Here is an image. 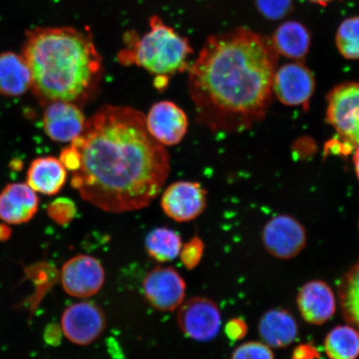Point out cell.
Wrapping results in <instances>:
<instances>
[{"mask_svg": "<svg viewBox=\"0 0 359 359\" xmlns=\"http://www.w3.org/2000/svg\"><path fill=\"white\" fill-rule=\"evenodd\" d=\"M148 304L161 312L176 311L185 302L187 284L172 267H156L147 273L142 285Z\"/></svg>", "mask_w": 359, "mask_h": 359, "instance_id": "obj_10", "label": "cell"}, {"mask_svg": "<svg viewBox=\"0 0 359 359\" xmlns=\"http://www.w3.org/2000/svg\"><path fill=\"white\" fill-rule=\"evenodd\" d=\"M337 49L345 60H359V16L345 19L335 34Z\"/></svg>", "mask_w": 359, "mask_h": 359, "instance_id": "obj_24", "label": "cell"}, {"mask_svg": "<svg viewBox=\"0 0 359 359\" xmlns=\"http://www.w3.org/2000/svg\"><path fill=\"white\" fill-rule=\"evenodd\" d=\"M208 192L198 182L180 181L165 189L161 196L163 212L177 222L193 221L204 212Z\"/></svg>", "mask_w": 359, "mask_h": 359, "instance_id": "obj_12", "label": "cell"}, {"mask_svg": "<svg viewBox=\"0 0 359 359\" xmlns=\"http://www.w3.org/2000/svg\"><path fill=\"white\" fill-rule=\"evenodd\" d=\"M355 149V147L341 138L332 139L327 142L325 147V154H334L338 156H348Z\"/></svg>", "mask_w": 359, "mask_h": 359, "instance_id": "obj_31", "label": "cell"}, {"mask_svg": "<svg viewBox=\"0 0 359 359\" xmlns=\"http://www.w3.org/2000/svg\"><path fill=\"white\" fill-rule=\"evenodd\" d=\"M150 29L139 38L128 34L126 48L121 50L118 60L124 65H137L156 76L182 73L189 67L193 50L189 41L160 17L151 16Z\"/></svg>", "mask_w": 359, "mask_h": 359, "instance_id": "obj_4", "label": "cell"}, {"mask_svg": "<svg viewBox=\"0 0 359 359\" xmlns=\"http://www.w3.org/2000/svg\"><path fill=\"white\" fill-rule=\"evenodd\" d=\"M32 88V75L22 55L13 52L0 53V94L22 95Z\"/></svg>", "mask_w": 359, "mask_h": 359, "instance_id": "obj_20", "label": "cell"}, {"mask_svg": "<svg viewBox=\"0 0 359 359\" xmlns=\"http://www.w3.org/2000/svg\"><path fill=\"white\" fill-rule=\"evenodd\" d=\"M296 303L303 320L311 325H322L334 316L337 299L333 289L324 280H311L300 288Z\"/></svg>", "mask_w": 359, "mask_h": 359, "instance_id": "obj_14", "label": "cell"}, {"mask_svg": "<svg viewBox=\"0 0 359 359\" xmlns=\"http://www.w3.org/2000/svg\"><path fill=\"white\" fill-rule=\"evenodd\" d=\"M145 118L148 132L165 147L178 144L187 133V116L172 102L155 103Z\"/></svg>", "mask_w": 359, "mask_h": 359, "instance_id": "obj_13", "label": "cell"}, {"mask_svg": "<svg viewBox=\"0 0 359 359\" xmlns=\"http://www.w3.org/2000/svg\"><path fill=\"white\" fill-rule=\"evenodd\" d=\"M278 55L302 62L311 47V34L302 22L289 20L282 22L271 38Z\"/></svg>", "mask_w": 359, "mask_h": 359, "instance_id": "obj_18", "label": "cell"}, {"mask_svg": "<svg viewBox=\"0 0 359 359\" xmlns=\"http://www.w3.org/2000/svg\"><path fill=\"white\" fill-rule=\"evenodd\" d=\"M318 358L316 348L309 344L299 345L294 350L292 359H314Z\"/></svg>", "mask_w": 359, "mask_h": 359, "instance_id": "obj_32", "label": "cell"}, {"mask_svg": "<svg viewBox=\"0 0 359 359\" xmlns=\"http://www.w3.org/2000/svg\"><path fill=\"white\" fill-rule=\"evenodd\" d=\"M224 333L229 339L236 342V341L243 339L248 334V325L243 318H231L224 327Z\"/></svg>", "mask_w": 359, "mask_h": 359, "instance_id": "obj_30", "label": "cell"}, {"mask_svg": "<svg viewBox=\"0 0 359 359\" xmlns=\"http://www.w3.org/2000/svg\"><path fill=\"white\" fill-rule=\"evenodd\" d=\"M87 120L81 107L74 103L57 101L49 103L43 114L45 133L53 141L72 142L83 133Z\"/></svg>", "mask_w": 359, "mask_h": 359, "instance_id": "obj_15", "label": "cell"}, {"mask_svg": "<svg viewBox=\"0 0 359 359\" xmlns=\"http://www.w3.org/2000/svg\"><path fill=\"white\" fill-rule=\"evenodd\" d=\"M358 230H359V223H358Z\"/></svg>", "mask_w": 359, "mask_h": 359, "instance_id": "obj_37", "label": "cell"}, {"mask_svg": "<svg viewBox=\"0 0 359 359\" xmlns=\"http://www.w3.org/2000/svg\"><path fill=\"white\" fill-rule=\"evenodd\" d=\"M47 214L58 226H65L74 221L77 215V206L74 201L60 197L48 205Z\"/></svg>", "mask_w": 359, "mask_h": 359, "instance_id": "obj_26", "label": "cell"}, {"mask_svg": "<svg viewBox=\"0 0 359 359\" xmlns=\"http://www.w3.org/2000/svg\"><path fill=\"white\" fill-rule=\"evenodd\" d=\"M62 329L57 325H50L46 327L44 333V339L52 346H57L61 342Z\"/></svg>", "mask_w": 359, "mask_h": 359, "instance_id": "obj_33", "label": "cell"}, {"mask_svg": "<svg viewBox=\"0 0 359 359\" xmlns=\"http://www.w3.org/2000/svg\"><path fill=\"white\" fill-rule=\"evenodd\" d=\"M81 165L71 185L88 203L109 213L147 208L170 173L165 147L148 132L145 116L131 107L104 105L71 142Z\"/></svg>", "mask_w": 359, "mask_h": 359, "instance_id": "obj_1", "label": "cell"}, {"mask_svg": "<svg viewBox=\"0 0 359 359\" xmlns=\"http://www.w3.org/2000/svg\"><path fill=\"white\" fill-rule=\"evenodd\" d=\"M324 346L330 359H358L359 330L350 325H337L326 335Z\"/></svg>", "mask_w": 359, "mask_h": 359, "instance_id": "obj_22", "label": "cell"}, {"mask_svg": "<svg viewBox=\"0 0 359 359\" xmlns=\"http://www.w3.org/2000/svg\"><path fill=\"white\" fill-rule=\"evenodd\" d=\"M145 246L152 259L157 262L165 263L179 257L182 241L177 232L167 227H160L147 236Z\"/></svg>", "mask_w": 359, "mask_h": 359, "instance_id": "obj_23", "label": "cell"}, {"mask_svg": "<svg viewBox=\"0 0 359 359\" xmlns=\"http://www.w3.org/2000/svg\"><path fill=\"white\" fill-rule=\"evenodd\" d=\"M205 245L203 241L200 237H193L190 241L185 245H182L181 252H180V259H181L183 266L192 271L201 262L203 257Z\"/></svg>", "mask_w": 359, "mask_h": 359, "instance_id": "obj_28", "label": "cell"}, {"mask_svg": "<svg viewBox=\"0 0 359 359\" xmlns=\"http://www.w3.org/2000/svg\"><path fill=\"white\" fill-rule=\"evenodd\" d=\"M338 297L344 320L359 330V259L341 278Z\"/></svg>", "mask_w": 359, "mask_h": 359, "instance_id": "obj_21", "label": "cell"}, {"mask_svg": "<svg viewBox=\"0 0 359 359\" xmlns=\"http://www.w3.org/2000/svg\"><path fill=\"white\" fill-rule=\"evenodd\" d=\"M60 163L67 170L77 172L81 165V154L77 147L70 145L62 149L60 156Z\"/></svg>", "mask_w": 359, "mask_h": 359, "instance_id": "obj_29", "label": "cell"}, {"mask_svg": "<svg viewBox=\"0 0 359 359\" xmlns=\"http://www.w3.org/2000/svg\"><path fill=\"white\" fill-rule=\"evenodd\" d=\"M307 1L318 4V6L326 7L329 6L330 4L337 1V0H307Z\"/></svg>", "mask_w": 359, "mask_h": 359, "instance_id": "obj_36", "label": "cell"}, {"mask_svg": "<svg viewBox=\"0 0 359 359\" xmlns=\"http://www.w3.org/2000/svg\"><path fill=\"white\" fill-rule=\"evenodd\" d=\"M67 178V170L60 159L44 156L35 159L31 163L27 173V184L35 192L53 196L65 187Z\"/></svg>", "mask_w": 359, "mask_h": 359, "instance_id": "obj_19", "label": "cell"}, {"mask_svg": "<svg viewBox=\"0 0 359 359\" xmlns=\"http://www.w3.org/2000/svg\"><path fill=\"white\" fill-rule=\"evenodd\" d=\"M353 163L354 165V170L357 175V177L359 180V145L355 147L353 151Z\"/></svg>", "mask_w": 359, "mask_h": 359, "instance_id": "obj_35", "label": "cell"}, {"mask_svg": "<svg viewBox=\"0 0 359 359\" xmlns=\"http://www.w3.org/2000/svg\"><path fill=\"white\" fill-rule=\"evenodd\" d=\"M107 318L100 305L82 302L67 307L61 318L62 333L70 342L87 346L95 342L104 333Z\"/></svg>", "mask_w": 359, "mask_h": 359, "instance_id": "obj_8", "label": "cell"}, {"mask_svg": "<svg viewBox=\"0 0 359 359\" xmlns=\"http://www.w3.org/2000/svg\"><path fill=\"white\" fill-rule=\"evenodd\" d=\"M39 205V197L28 184H10L0 192V219L11 224L29 222L37 213Z\"/></svg>", "mask_w": 359, "mask_h": 359, "instance_id": "obj_16", "label": "cell"}, {"mask_svg": "<svg viewBox=\"0 0 359 359\" xmlns=\"http://www.w3.org/2000/svg\"><path fill=\"white\" fill-rule=\"evenodd\" d=\"M316 81L311 70L302 62L282 65L273 79V93L283 104L289 107H309L313 95Z\"/></svg>", "mask_w": 359, "mask_h": 359, "instance_id": "obj_9", "label": "cell"}, {"mask_svg": "<svg viewBox=\"0 0 359 359\" xmlns=\"http://www.w3.org/2000/svg\"><path fill=\"white\" fill-rule=\"evenodd\" d=\"M177 324L188 338L200 343L209 342L218 335L221 330V311L210 299L191 298L180 306Z\"/></svg>", "mask_w": 359, "mask_h": 359, "instance_id": "obj_7", "label": "cell"}, {"mask_svg": "<svg viewBox=\"0 0 359 359\" xmlns=\"http://www.w3.org/2000/svg\"><path fill=\"white\" fill-rule=\"evenodd\" d=\"M231 359H276L271 347L262 341H250L235 348Z\"/></svg>", "mask_w": 359, "mask_h": 359, "instance_id": "obj_27", "label": "cell"}, {"mask_svg": "<svg viewBox=\"0 0 359 359\" xmlns=\"http://www.w3.org/2000/svg\"><path fill=\"white\" fill-rule=\"evenodd\" d=\"M278 57L269 38L249 29L210 36L187 69L197 121L229 133L259 123L271 104Z\"/></svg>", "mask_w": 359, "mask_h": 359, "instance_id": "obj_2", "label": "cell"}, {"mask_svg": "<svg viewBox=\"0 0 359 359\" xmlns=\"http://www.w3.org/2000/svg\"><path fill=\"white\" fill-rule=\"evenodd\" d=\"M22 57L43 105L57 101L83 107L100 92L103 64L93 35L70 27L27 31Z\"/></svg>", "mask_w": 359, "mask_h": 359, "instance_id": "obj_3", "label": "cell"}, {"mask_svg": "<svg viewBox=\"0 0 359 359\" xmlns=\"http://www.w3.org/2000/svg\"><path fill=\"white\" fill-rule=\"evenodd\" d=\"M307 232L297 219L279 215L264 224L262 244L267 252L278 259H294L307 245Z\"/></svg>", "mask_w": 359, "mask_h": 359, "instance_id": "obj_6", "label": "cell"}, {"mask_svg": "<svg viewBox=\"0 0 359 359\" xmlns=\"http://www.w3.org/2000/svg\"><path fill=\"white\" fill-rule=\"evenodd\" d=\"M258 334L262 342L269 347L285 348L298 338L299 324L290 311L282 308H273L260 317Z\"/></svg>", "mask_w": 359, "mask_h": 359, "instance_id": "obj_17", "label": "cell"}, {"mask_svg": "<svg viewBox=\"0 0 359 359\" xmlns=\"http://www.w3.org/2000/svg\"><path fill=\"white\" fill-rule=\"evenodd\" d=\"M326 122L339 137L359 145V82L337 85L327 93Z\"/></svg>", "mask_w": 359, "mask_h": 359, "instance_id": "obj_5", "label": "cell"}, {"mask_svg": "<svg viewBox=\"0 0 359 359\" xmlns=\"http://www.w3.org/2000/svg\"><path fill=\"white\" fill-rule=\"evenodd\" d=\"M102 263L88 255H78L64 264L61 271L62 288L75 298H90L100 292L105 283Z\"/></svg>", "mask_w": 359, "mask_h": 359, "instance_id": "obj_11", "label": "cell"}, {"mask_svg": "<svg viewBox=\"0 0 359 359\" xmlns=\"http://www.w3.org/2000/svg\"><path fill=\"white\" fill-rule=\"evenodd\" d=\"M12 231L7 224H0V241H7L10 239Z\"/></svg>", "mask_w": 359, "mask_h": 359, "instance_id": "obj_34", "label": "cell"}, {"mask_svg": "<svg viewBox=\"0 0 359 359\" xmlns=\"http://www.w3.org/2000/svg\"><path fill=\"white\" fill-rule=\"evenodd\" d=\"M294 0H255V6L268 20L285 19L294 10Z\"/></svg>", "mask_w": 359, "mask_h": 359, "instance_id": "obj_25", "label": "cell"}]
</instances>
